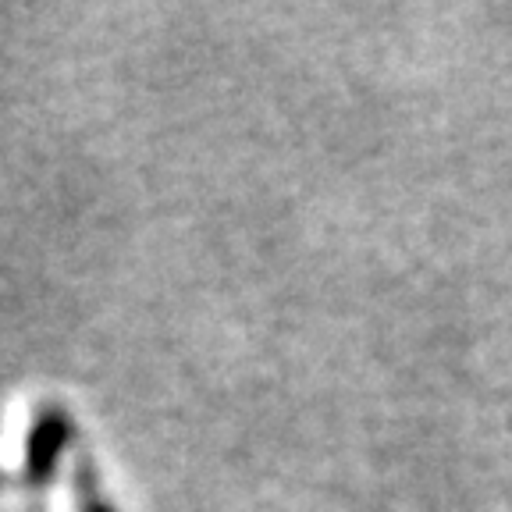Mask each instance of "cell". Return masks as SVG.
Returning a JSON list of instances; mask_svg holds the SVG:
<instances>
[{"mask_svg":"<svg viewBox=\"0 0 512 512\" xmlns=\"http://www.w3.org/2000/svg\"><path fill=\"white\" fill-rule=\"evenodd\" d=\"M0 480H4V473H0Z\"/></svg>","mask_w":512,"mask_h":512,"instance_id":"obj_3","label":"cell"},{"mask_svg":"<svg viewBox=\"0 0 512 512\" xmlns=\"http://www.w3.org/2000/svg\"><path fill=\"white\" fill-rule=\"evenodd\" d=\"M72 441V420L57 406H43L32 420L29 434H25V466L22 477L32 488H47L50 477L57 473L64 448Z\"/></svg>","mask_w":512,"mask_h":512,"instance_id":"obj_1","label":"cell"},{"mask_svg":"<svg viewBox=\"0 0 512 512\" xmlns=\"http://www.w3.org/2000/svg\"><path fill=\"white\" fill-rule=\"evenodd\" d=\"M75 512H118L104 502V495L96 488V473L89 459H79V466H75Z\"/></svg>","mask_w":512,"mask_h":512,"instance_id":"obj_2","label":"cell"}]
</instances>
